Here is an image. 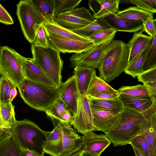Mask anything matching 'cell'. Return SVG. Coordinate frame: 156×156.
I'll return each instance as SVG.
<instances>
[{
	"instance_id": "1",
	"label": "cell",
	"mask_w": 156,
	"mask_h": 156,
	"mask_svg": "<svg viewBox=\"0 0 156 156\" xmlns=\"http://www.w3.org/2000/svg\"><path fill=\"white\" fill-rule=\"evenodd\" d=\"M146 119L145 110L140 112L123 106L116 121L104 134L115 147L130 144L138 135Z\"/></svg>"
},
{
	"instance_id": "2",
	"label": "cell",
	"mask_w": 156,
	"mask_h": 156,
	"mask_svg": "<svg viewBox=\"0 0 156 156\" xmlns=\"http://www.w3.org/2000/svg\"><path fill=\"white\" fill-rule=\"evenodd\" d=\"M128 51L127 44L119 40L108 44L102 65L98 69L99 77L109 83L124 72L127 65Z\"/></svg>"
},
{
	"instance_id": "3",
	"label": "cell",
	"mask_w": 156,
	"mask_h": 156,
	"mask_svg": "<svg viewBox=\"0 0 156 156\" xmlns=\"http://www.w3.org/2000/svg\"><path fill=\"white\" fill-rule=\"evenodd\" d=\"M24 102L37 110L46 112L59 97V88L43 86L25 78L17 86Z\"/></svg>"
},
{
	"instance_id": "4",
	"label": "cell",
	"mask_w": 156,
	"mask_h": 156,
	"mask_svg": "<svg viewBox=\"0 0 156 156\" xmlns=\"http://www.w3.org/2000/svg\"><path fill=\"white\" fill-rule=\"evenodd\" d=\"M12 131L13 136L20 149H29L44 155L47 132L26 119L16 120L12 127Z\"/></svg>"
},
{
	"instance_id": "5",
	"label": "cell",
	"mask_w": 156,
	"mask_h": 156,
	"mask_svg": "<svg viewBox=\"0 0 156 156\" xmlns=\"http://www.w3.org/2000/svg\"><path fill=\"white\" fill-rule=\"evenodd\" d=\"M32 58L34 63L58 87L62 83L61 72L63 61L60 52L51 47L31 44Z\"/></svg>"
},
{
	"instance_id": "6",
	"label": "cell",
	"mask_w": 156,
	"mask_h": 156,
	"mask_svg": "<svg viewBox=\"0 0 156 156\" xmlns=\"http://www.w3.org/2000/svg\"><path fill=\"white\" fill-rule=\"evenodd\" d=\"M16 15L25 38L31 44L35 37L36 24L47 21L32 0H21L17 5Z\"/></svg>"
},
{
	"instance_id": "7",
	"label": "cell",
	"mask_w": 156,
	"mask_h": 156,
	"mask_svg": "<svg viewBox=\"0 0 156 156\" xmlns=\"http://www.w3.org/2000/svg\"><path fill=\"white\" fill-rule=\"evenodd\" d=\"M95 20L90 10L84 7L76 8L54 17L53 22L67 29H78L88 25Z\"/></svg>"
},
{
	"instance_id": "8",
	"label": "cell",
	"mask_w": 156,
	"mask_h": 156,
	"mask_svg": "<svg viewBox=\"0 0 156 156\" xmlns=\"http://www.w3.org/2000/svg\"><path fill=\"white\" fill-rule=\"evenodd\" d=\"M112 41L96 45L87 51L73 54L69 58L70 66L74 68L80 66L99 69L103 61L107 48Z\"/></svg>"
},
{
	"instance_id": "9",
	"label": "cell",
	"mask_w": 156,
	"mask_h": 156,
	"mask_svg": "<svg viewBox=\"0 0 156 156\" xmlns=\"http://www.w3.org/2000/svg\"><path fill=\"white\" fill-rule=\"evenodd\" d=\"M13 50L8 46L2 47L0 60V75L7 78L17 87L25 78Z\"/></svg>"
},
{
	"instance_id": "10",
	"label": "cell",
	"mask_w": 156,
	"mask_h": 156,
	"mask_svg": "<svg viewBox=\"0 0 156 156\" xmlns=\"http://www.w3.org/2000/svg\"><path fill=\"white\" fill-rule=\"evenodd\" d=\"M45 30L49 46L60 52L79 53L87 51L96 46L91 40L82 41L63 38Z\"/></svg>"
},
{
	"instance_id": "11",
	"label": "cell",
	"mask_w": 156,
	"mask_h": 156,
	"mask_svg": "<svg viewBox=\"0 0 156 156\" xmlns=\"http://www.w3.org/2000/svg\"><path fill=\"white\" fill-rule=\"evenodd\" d=\"M13 50L25 78L43 86L58 88L34 63L32 58L24 57L13 49Z\"/></svg>"
},
{
	"instance_id": "12",
	"label": "cell",
	"mask_w": 156,
	"mask_h": 156,
	"mask_svg": "<svg viewBox=\"0 0 156 156\" xmlns=\"http://www.w3.org/2000/svg\"><path fill=\"white\" fill-rule=\"evenodd\" d=\"M72 125L76 131L83 135L94 131L89 100L86 95L80 96Z\"/></svg>"
},
{
	"instance_id": "13",
	"label": "cell",
	"mask_w": 156,
	"mask_h": 156,
	"mask_svg": "<svg viewBox=\"0 0 156 156\" xmlns=\"http://www.w3.org/2000/svg\"><path fill=\"white\" fill-rule=\"evenodd\" d=\"M145 112L146 119L138 135L145 138L149 156H156V104L153 103Z\"/></svg>"
},
{
	"instance_id": "14",
	"label": "cell",
	"mask_w": 156,
	"mask_h": 156,
	"mask_svg": "<svg viewBox=\"0 0 156 156\" xmlns=\"http://www.w3.org/2000/svg\"><path fill=\"white\" fill-rule=\"evenodd\" d=\"M59 97L73 116L76 113L80 95L77 87L75 76L69 78L58 87Z\"/></svg>"
},
{
	"instance_id": "15",
	"label": "cell",
	"mask_w": 156,
	"mask_h": 156,
	"mask_svg": "<svg viewBox=\"0 0 156 156\" xmlns=\"http://www.w3.org/2000/svg\"><path fill=\"white\" fill-rule=\"evenodd\" d=\"M59 122L62 136V148L59 156H69L82 149L81 136L72 126L60 121Z\"/></svg>"
},
{
	"instance_id": "16",
	"label": "cell",
	"mask_w": 156,
	"mask_h": 156,
	"mask_svg": "<svg viewBox=\"0 0 156 156\" xmlns=\"http://www.w3.org/2000/svg\"><path fill=\"white\" fill-rule=\"evenodd\" d=\"M81 138L82 150L98 156H100L112 143L105 135L93 132L84 134Z\"/></svg>"
},
{
	"instance_id": "17",
	"label": "cell",
	"mask_w": 156,
	"mask_h": 156,
	"mask_svg": "<svg viewBox=\"0 0 156 156\" xmlns=\"http://www.w3.org/2000/svg\"><path fill=\"white\" fill-rule=\"evenodd\" d=\"M54 125L51 132H47V137L44 147V153L52 156H59L62 148V136L59 121L51 119Z\"/></svg>"
},
{
	"instance_id": "18",
	"label": "cell",
	"mask_w": 156,
	"mask_h": 156,
	"mask_svg": "<svg viewBox=\"0 0 156 156\" xmlns=\"http://www.w3.org/2000/svg\"><path fill=\"white\" fill-rule=\"evenodd\" d=\"M120 0H89L90 9L93 12L95 19L105 18L111 15H115L119 11Z\"/></svg>"
},
{
	"instance_id": "19",
	"label": "cell",
	"mask_w": 156,
	"mask_h": 156,
	"mask_svg": "<svg viewBox=\"0 0 156 156\" xmlns=\"http://www.w3.org/2000/svg\"><path fill=\"white\" fill-rule=\"evenodd\" d=\"M144 31L142 30L134 33L132 38L126 44L129 54L127 66L147 48L153 40V37L144 34Z\"/></svg>"
},
{
	"instance_id": "20",
	"label": "cell",
	"mask_w": 156,
	"mask_h": 156,
	"mask_svg": "<svg viewBox=\"0 0 156 156\" xmlns=\"http://www.w3.org/2000/svg\"><path fill=\"white\" fill-rule=\"evenodd\" d=\"M94 131L105 133L112 127L118 118L119 113L91 108Z\"/></svg>"
},
{
	"instance_id": "21",
	"label": "cell",
	"mask_w": 156,
	"mask_h": 156,
	"mask_svg": "<svg viewBox=\"0 0 156 156\" xmlns=\"http://www.w3.org/2000/svg\"><path fill=\"white\" fill-rule=\"evenodd\" d=\"M95 69L77 66L74 68V75L76 83L80 97L86 95L89 85Z\"/></svg>"
},
{
	"instance_id": "22",
	"label": "cell",
	"mask_w": 156,
	"mask_h": 156,
	"mask_svg": "<svg viewBox=\"0 0 156 156\" xmlns=\"http://www.w3.org/2000/svg\"><path fill=\"white\" fill-rule=\"evenodd\" d=\"M119 98L123 106L141 112L150 107L156 98H140L120 94Z\"/></svg>"
},
{
	"instance_id": "23",
	"label": "cell",
	"mask_w": 156,
	"mask_h": 156,
	"mask_svg": "<svg viewBox=\"0 0 156 156\" xmlns=\"http://www.w3.org/2000/svg\"><path fill=\"white\" fill-rule=\"evenodd\" d=\"M105 93H116L119 92L117 90L113 89L104 80L98 77L95 72L93 76L86 96L89 98Z\"/></svg>"
},
{
	"instance_id": "24",
	"label": "cell",
	"mask_w": 156,
	"mask_h": 156,
	"mask_svg": "<svg viewBox=\"0 0 156 156\" xmlns=\"http://www.w3.org/2000/svg\"><path fill=\"white\" fill-rule=\"evenodd\" d=\"M109 18L115 25L118 31L135 33L142 30L143 22L121 18L115 15H111Z\"/></svg>"
},
{
	"instance_id": "25",
	"label": "cell",
	"mask_w": 156,
	"mask_h": 156,
	"mask_svg": "<svg viewBox=\"0 0 156 156\" xmlns=\"http://www.w3.org/2000/svg\"><path fill=\"white\" fill-rule=\"evenodd\" d=\"M91 108L120 113L123 106L119 98L111 99H89Z\"/></svg>"
},
{
	"instance_id": "26",
	"label": "cell",
	"mask_w": 156,
	"mask_h": 156,
	"mask_svg": "<svg viewBox=\"0 0 156 156\" xmlns=\"http://www.w3.org/2000/svg\"><path fill=\"white\" fill-rule=\"evenodd\" d=\"M115 15L121 18L143 22L154 18L153 14L136 6L130 7L119 11Z\"/></svg>"
},
{
	"instance_id": "27",
	"label": "cell",
	"mask_w": 156,
	"mask_h": 156,
	"mask_svg": "<svg viewBox=\"0 0 156 156\" xmlns=\"http://www.w3.org/2000/svg\"><path fill=\"white\" fill-rule=\"evenodd\" d=\"M113 27L105 18H98L83 27L70 30L80 36L87 37L98 31Z\"/></svg>"
},
{
	"instance_id": "28",
	"label": "cell",
	"mask_w": 156,
	"mask_h": 156,
	"mask_svg": "<svg viewBox=\"0 0 156 156\" xmlns=\"http://www.w3.org/2000/svg\"><path fill=\"white\" fill-rule=\"evenodd\" d=\"M42 24L47 31L61 37L82 41L90 40L87 37L80 36L71 30L64 28L53 22L46 21Z\"/></svg>"
},
{
	"instance_id": "29",
	"label": "cell",
	"mask_w": 156,
	"mask_h": 156,
	"mask_svg": "<svg viewBox=\"0 0 156 156\" xmlns=\"http://www.w3.org/2000/svg\"><path fill=\"white\" fill-rule=\"evenodd\" d=\"M20 151L12 132L0 141V156H20Z\"/></svg>"
},
{
	"instance_id": "30",
	"label": "cell",
	"mask_w": 156,
	"mask_h": 156,
	"mask_svg": "<svg viewBox=\"0 0 156 156\" xmlns=\"http://www.w3.org/2000/svg\"><path fill=\"white\" fill-rule=\"evenodd\" d=\"M152 40L147 48L126 67L124 71L126 73L135 78L143 72L142 67L144 63L146 55L151 45Z\"/></svg>"
},
{
	"instance_id": "31",
	"label": "cell",
	"mask_w": 156,
	"mask_h": 156,
	"mask_svg": "<svg viewBox=\"0 0 156 156\" xmlns=\"http://www.w3.org/2000/svg\"><path fill=\"white\" fill-rule=\"evenodd\" d=\"M117 90L120 94L140 98H151L146 88L143 84L122 86Z\"/></svg>"
},
{
	"instance_id": "32",
	"label": "cell",
	"mask_w": 156,
	"mask_h": 156,
	"mask_svg": "<svg viewBox=\"0 0 156 156\" xmlns=\"http://www.w3.org/2000/svg\"><path fill=\"white\" fill-rule=\"evenodd\" d=\"M47 21L52 22L54 17V0H32Z\"/></svg>"
},
{
	"instance_id": "33",
	"label": "cell",
	"mask_w": 156,
	"mask_h": 156,
	"mask_svg": "<svg viewBox=\"0 0 156 156\" xmlns=\"http://www.w3.org/2000/svg\"><path fill=\"white\" fill-rule=\"evenodd\" d=\"M117 32V29L113 27L98 31L87 38L96 45L109 40H113Z\"/></svg>"
},
{
	"instance_id": "34",
	"label": "cell",
	"mask_w": 156,
	"mask_h": 156,
	"mask_svg": "<svg viewBox=\"0 0 156 156\" xmlns=\"http://www.w3.org/2000/svg\"><path fill=\"white\" fill-rule=\"evenodd\" d=\"M0 110L3 121L6 124L12 127L16 120L15 118L14 106L12 102H0Z\"/></svg>"
},
{
	"instance_id": "35",
	"label": "cell",
	"mask_w": 156,
	"mask_h": 156,
	"mask_svg": "<svg viewBox=\"0 0 156 156\" xmlns=\"http://www.w3.org/2000/svg\"><path fill=\"white\" fill-rule=\"evenodd\" d=\"M67 111L68 110L66 106L59 97L51 104L45 112L50 119L53 118L61 121L63 114Z\"/></svg>"
},
{
	"instance_id": "36",
	"label": "cell",
	"mask_w": 156,
	"mask_h": 156,
	"mask_svg": "<svg viewBox=\"0 0 156 156\" xmlns=\"http://www.w3.org/2000/svg\"><path fill=\"white\" fill-rule=\"evenodd\" d=\"M54 17L65 12L72 10L78 6L82 0H54Z\"/></svg>"
},
{
	"instance_id": "37",
	"label": "cell",
	"mask_w": 156,
	"mask_h": 156,
	"mask_svg": "<svg viewBox=\"0 0 156 156\" xmlns=\"http://www.w3.org/2000/svg\"><path fill=\"white\" fill-rule=\"evenodd\" d=\"M156 67V35L153 37L152 43L146 55L142 70L143 72Z\"/></svg>"
},
{
	"instance_id": "38",
	"label": "cell",
	"mask_w": 156,
	"mask_h": 156,
	"mask_svg": "<svg viewBox=\"0 0 156 156\" xmlns=\"http://www.w3.org/2000/svg\"><path fill=\"white\" fill-rule=\"evenodd\" d=\"M15 87L16 86L14 84L7 78L3 76H0V102H10V92L12 89Z\"/></svg>"
},
{
	"instance_id": "39",
	"label": "cell",
	"mask_w": 156,
	"mask_h": 156,
	"mask_svg": "<svg viewBox=\"0 0 156 156\" xmlns=\"http://www.w3.org/2000/svg\"><path fill=\"white\" fill-rule=\"evenodd\" d=\"M35 30V38L32 44L43 47L49 46L46 31L42 24H36Z\"/></svg>"
},
{
	"instance_id": "40",
	"label": "cell",
	"mask_w": 156,
	"mask_h": 156,
	"mask_svg": "<svg viewBox=\"0 0 156 156\" xmlns=\"http://www.w3.org/2000/svg\"><path fill=\"white\" fill-rule=\"evenodd\" d=\"M124 1L135 5L136 6L152 14L156 12L155 0H128Z\"/></svg>"
},
{
	"instance_id": "41",
	"label": "cell",
	"mask_w": 156,
	"mask_h": 156,
	"mask_svg": "<svg viewBox=\"0 0 156 156\" xmlns=\"http://www.w3.org/2000/svg\"><path fill=\"white\" fill-rule=\"evenodd\" d=\"M144 156H149L148 144L144 137L138 135L133 138L130 143Z\"/></svg>"
},
{
	"instance_id": "42",
	"label": "cell",
	"mask_w": 156,
	"mask_h": 156,
	"mask_svg": "<svg viewBox=\"0 0 156 156\" xmlns=\"http://www.w3.org/2000/svg\"><path fill=\"white\" fill-rule=\"evenodd\" d=\"M137 77L138 81L143 83L156 81V67L143 71Z\"/></svg>"
},
{
	"instance_id": "43",
	"label": "cell",
	"mask_w": 156,
	"mask_h": 156,
	"mask_svg": "<svg viewBox=\"0 0 156 156\" xmlns=\"http://www.w3.org/2000/svg\"><path fill=\"white\" fill-rule=\"evenodd\" d=\"M156 24L155 19H149L143 22L142 30L149 36L153 37L156 35Z\"/></svg>"
},
{
	"instance_id": "44",
	"label": "cell",
	"mask_w": 156,
	"mask_h": 156,
	"mask_svg": "<svg viewBox=\"0 0 156 156\" xmlns=\"http://www.w3.org/2000/svg\"><path fill=\"white\" fill-rule=\"evenodd\" d=\"M0 23L7 25H12L14 23L11 16L0 3Z\"/></svg>"
},
{
	"instance_id": "45",
	"label": "cell",
	"mask_w": 156,
	"mask_h": 156,
	"mask_svg": "<svg viewBox=\"0 0 156 156\" xmlns=\"http://www.w3.org/2000/svg\"><path fill=\"white\" fill-rule=\"evenodd\" d=\"M119 93H105L88 98L91 99H111L119 98Z\"/></svg>"
},
{
	"instance_id": "46",
	"label": "cell",
	"mask_w": 156,
	"mask_h": 156,
	"mask_svg": "<svg viewBox=\"0 0 156 156\" xmlns=\"http://www.w3.org/2000/svg\"><path fill=\"white\" fill-rule=\"evenodd\" d=\"M146 87L151 98H156V81L143 83Z\"/></svg>"
},
{
	"instance_id": "47",
	"label": "cell",
	"mask_w": 156,
	"mask_h": 156,
	"mask_svg": "<svg viewBox=\"0 0 156 156\" xmlns=\"http://www.w3.org/2000/svg\"><path fill=\"white\" fill-rule=\"evenodd\" d=\"M20 156H44V155L29 149H20Z\"/></svg>"
},
{
	"instance_id": "48",
	"label": "cell",
	"mask_w": 156,
	"mask_h": 156,
	"mask_svg": "<svg viewBox=\"0 0 156 156\" xmlns=\"http://www.w3.org/2000/svg\"><path fill=\"white\" fill-rule=\"evenodd\" d=\"M12 132V128L0 129V141L8 133Z\"/></svg>"
},
{
	"instance_id": "49",
	"label": "cell",
	"mask_w": 156,
	"mask_h": 156,
	"mask_svg": "<svg viewBox=\"0 0 156 156\" xmlns=\"http://www.w3.org/2000/svg\"><path fill=\"white\" fill-rule=\"evenodd\" d=\"M17 95V91L16 87H15L11 90L10 95V101L12 102L13 99Z\"/></svg>"
},
{
	"instance_id": "50",
	"label": "cell",
	"mask_w": 156,
	"mask_h": 156,
	"mask_svg": "<svg viewBox=\"0 0 156 156\" xmlns=\"http://www.w3.org/2000/svg\"><path fill=\"white\" fill-rule=\"evenodd\" d=\"M12 127L6 124L3 121L1 117L0 110V129H10Z\"/></svg>"
},
{
	"instance_id": "51",
	"label": "cell",
	"mask_w": 156,
	"mask_h": 156,
	"mask_svg": "<svg viewBox=\"0 0 156 156\" xmlns=\"http://www.w3.org/2000/svg\"><path fill=\"white\" fill-rule=\"evenodd\" d=\"M135 156H144L140 151L133 146H132Z\"/></svg>"
},
{
	"instance_id": "52",
	"label": "cell",
	"mask_w": 156,
	"mask_h": 156,
	"mask_svg": "<svg viewBox=\"0 0 156 156\" xmlns=\"http://www.w3.org/2000/svg\"><path fill=\"white\" fill-rule=\"evenodd\" d=\"M81 156H98L92 154H91L89 152L84 151L82 150L81 153Z\"/></svg>"
},
{
	"instance_id": "53",
	"label": "cell",
	"mask_w": 156,
	"mask_h": 156,
	"mask_svg": "<svg viewBox=\"0 0 156 156\" xmlns=\"http://www.w3.org/2000/svg\"><path fill=\"white\" fill-rule=\"evenodd\" d=\"M82 151V149L80 150L79 151L69 156H81V153Z\"/></svg>"
},
{
	"instance_id": "54",
	"label": "cell",
	"mask_w": 156,
	"mask_h": 156,
	"mask_svg": "<svg viewBox=\"0 0 156 156\" xmlns=\"http://www.w3.org/2000/svg\"><path fill=\"white\" fill-rule=\"evenodd\" d=\"M2 47L0 45V60L1 56V54H2Z\"/></svg>"
},
{
	"instance_id": "55",
	"label": "cell",
	"mask_w": 156,
	"mask_h": 156,
	"mask_svg": "<svg viewBox=\"0 0 156 156\" xmlns=\"http://www.w3.org/2000/svg\"></svg>"
}]
</instances>
